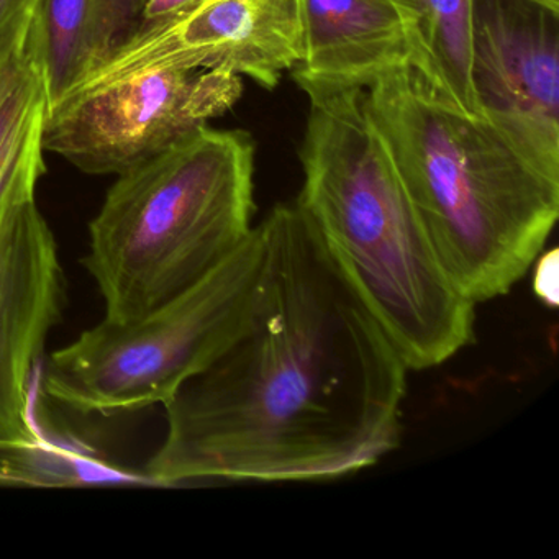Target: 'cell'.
Returning <instances> with one entry per match:
<instances>
[{
    "label": "cell",
    "instance_id": "6da1fadb",
    "mask_svg": "<svg viewBox=\"0 0 559 559\" xmlns=\"http://www.w3.org/2000/svg\"><path fill=\"white\" fill-rule=\"evenodd\" d=\"M260 273L240 333L163 407L152 486L316 483L401 444V353L299 205L258 225Z\"/></svg>",
    "mask_w": 559,
    "mask_h": 559
},
{
    "label": "cell",
    "instance_id": "7a4b0ae2",
    "mask_svg": "<svg viewBox=\"0 0 559 559\" xmlns=\"http://www.w3.org/2000/svg\"><path fill=\"white\" fill-rule=\"evenodd\" d=\"M296 204L335 254L408 369L474 338L476 304L451 280L362 90L312 93Z\"/></svg>",
    "mask_w": 559,
    "mask_h": 559
},
{
    "label": "cell",
    "instance_id": "3957f363",
    "mask_svg": "<svg viewBox=\"0 0 559 559\" xmlns=\"http://www.w3.org/2000/svg\"><path fill=\"white\" fill-rule=\"evenodd\" d=\"M365 96L457 289L476 306L509 294L558 222L559 182L412 64L379 78Z\"/></svg>",
    "mask_w": 559,
    "mask_h": 559
},
{
    "label": "cell",
    "instance_id": "277c9868",
    "mask_svg": "<svg viewBox=\"0 0 559 559\" xmlns=\"http://www.w3.org/2000/svg\"><path fill=\"white\" fill-rule=\"evenodd\" d=\"M257 146L243 130L199 127L119 176L90 224L83 266L110 322L181 294L251 231Z\"/></svg>",
    "mask_w": 559,
    "mask_h": 559
},
{
    "label": "cell",
    "instance_id": "5b68a950",
    "mask_svg": "<svg viewBox=\"0 0 559 559\" xmlns=\"http://www.w3.org/2000/svg\"><path fill=\"white\" fill-rule=\"evenodd\" d=\"M263 240L243 243L211 273L133 322L104 319L48 359L45 394L80 414L165 405L240 333L260 273Z\"/></svg>",
    "mask_w": 559,
    "mask_h": 559
},
{
    "label": "cell",
    "instance_id": "8992f818",
    "mask_svg": "<svg viewBox=\"0 0 559 559\" xmlns=\"http://www.w3.org/2000/svg\"><path fill=\"white\" fill-rule=\"evenodd\" d=\"M243 83L227 71L135 74L48 110L45 152L86 175L120 176L234 109Z\"/></svg>",
    "mask_w": 559,
    "mask_h": 559
},
{
    "label": "cell",
    "instance_id": "52a82bcc",
    "mask_svg": "<svg viewBox=\"0 0 559 559\" xmlns=\"http://www.w3.org/2000/svg\"><path fill=\"white\" fill-rule=\"evenodd\" d=\"M479 117L559 182V11L535 0H473Z\"/></svg>",
    "mask_w": 559,
    "mask_h": 559
},
{
    "label": "cell",
    "instance_id": "ba28073f",
    "mask_svg": "<svg viewBox=\"0 0 559 559\" xmlns=\"http://www.w3.org/2000/svg\"><path fill=\"white\" fill-rule=\"evenodd\" d=\"M300 58L299 0H199L176 17L136 32L67 99L166 70L227 71L273 91Z\"/></svg>",
    "mask_w": 559,
    "mask_h": 559
},
{
    "label": "cell",
    "instance_id": "9c48e42d",
    "mask_svg": "<svg viewBox=\"0 0 559 559\" xmlns=\"http://www.w3.org/2000/svg\"><path fill=\"white\" fill-rule=\"evenodd\" d=\"M67 277L50 225L28 201L0 224V451L44 435L31 412V379L67 307Z\"/></svg>",
    "mask_w": 559,
    "mask_h": 559
},
{
    "label": "cell",
    "instance_id": "30bf717a",
    "mask_svg": "<svg viewBox=\"0 0 559 559\" xmlns=\"http://www.w3.org/2000/svg\"><path fill=\"white\" fill-rule=\"evenodd\" d=\"M304 93L368 90L415 60L414 21L401 0H299Z\"/></svg>",
    "mask_w": 559,
    "mask_h": 559
},
{
    "label": "cell",
    "instance_id": "8fae6325",
    "mask_svg": "<svg viewBox=\"0 0 559 559\" xmlns=\"http://www.w3.org/2000/svg\"><path fill=\"white\" fill-rule=\"evenodd\" d=\"M148 0H41L24 55L60 106L133 35ZM47 110V112H48Z\"/></svg>",
    "mask_w": 559,
    "mask_h": 559
},
{
    "label": "cell",
    "instance_id": "7c38bea8",
    "mask_svg": "<svg viewBox=\"0 0 559 559\" xmlns=\"http://www.w3.org/2000/svg\"><path fill=\"white\" fill-rule=\"evenodd\" d=\"M47 110L41 78L24 55L0 103V224L15 209L34 201L38 182L47 171Z\"/></svg>",
    "mask_w": 559,
    "mask_h": 559
},
{
    "label": "cell",
    "instance_id": "4fadbf2b",
    "mask_svg": "<svg viewBox=\"0 0 559 559\" xmlns=\"http://www.w3.org/2000/svg\"><path fill=\"white\" fill-rule=\"evenodd\" d=\"M414 21L415 60L431 86L479 117L473 86V0H401Z\"/></svg>",
    "mask_w": 559,
    "mask_h": 559
},
{
    "label": "cell",
    "instance_id": "5bb4252c",
    "mask_svg": "<svg viewBox=\"0 0 559 559\" xmlns=\"http://www.w3.org/2000/svg\"><path fill=\"white\" fill-rule=\"evenodd\" d=\"M0 483L28 486H93L140 484L152 486L145 474L120 469L93 451L53 443L41 437L21 450L0 451Z\"/></svg>",
    "mask_w": 559,
    "mask_h": 559
},
{
    "label": "cell",
    "instance_id": "9a60e30c",
    "mask_svg": "<svg viewBox=\"0 0 559 559\" xmlns=\"http://www.w3.org/2000/svg\"><path fill=\"white\" fill-rule=\"evenodd\" d=\"M41 0H0V63L24 57L25 41Z\"/></svg>",
    "mask_w": 559,
    "mask_h": 559
},
{
    "label": "cell",
    "instance_id": "2e32d148",
    "mask_svg": "<svg viewBox=\"0 0 559 559\" xmlns=\"http://www.w3.org/2000/svg\"><path fill=\"white\" fill-rule=\"evenodd\" d=\"M533 270V294L536 299L555 310L558 307L559 300V251L558 248L542 251L535 263Z\"/></svg>",
    "mask_w": 559,
    "mask_h": 559
},
{
    "label": "cell",
    "instance_id": "e0dca14e",
    "mask_svg": "<svg viewBox=\"0 0 559 559\" xmlns=\"http://www.w3.org/2000/svg\"><path fill=\"white\" fill-rule=\"evenodd\" d=\"M198 2L199 0H148L145 11H143L142 21H140L139 31L163 24L181 12L188 11Z\"/></svg>",
    "mask_w": 559,
    "mask_h": 559
},
{
    "label": "cell",
    "instance_id": "ac0fdd59",
    "mask_svg": "<svg viewBox=\"0 0 559 559\" xmlns=\"http://www.w3.org/2000/svg\"><path fill=\"white\" fill-rule=\"evenodd\" d=\"M21 60L22 57L8 61V63H0V103L4 99L5 93H8L9 86H11L12 80H14V74Z\"/></svg>",
    "mask_w": 559,
    "mask_h": 559
},
{
    "label": "cell",
    "instance_id": "d6986e66",
    "mask_svg": "<svg viewBox=\"0 0 559 559\" xmlns=\"http://www.w3.org/2000/svg\"><path fill=\"white\" fill-rule=\"evenodd\" d=\"M535 2H539V4L552 9V11H559V0H535Z\"/></svg>",
    "mask_w": 559,
    "mask_h": 559
}]
</instances>
